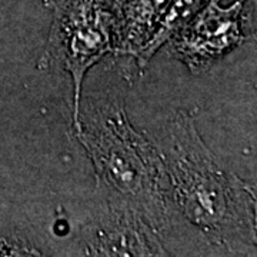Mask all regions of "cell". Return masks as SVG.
<instances>
[{
  "label": "cell",
  "instance_id": "cell-4",
  "mask_svg": "<svg viewBox=\"0 0 257 257\" xmlns=\"http://www.w3.org/2000/svg\"><path fill=\"white\" fill-rule=\"evenodd\" d=\"M247 2L237 0L230 8H221L219 0H211L167 40L173 56L193 74L207 72L247 40Z\"/></svg>",
  "mask_w": 257,
  "mask_h": 257
},
{
  "label": "cell",
  "instance_id": "cell-8",
  "mask_svg": "<svg viewBox=\"0 0 257 257\" xmlns=\"http://www.w3.org/2000/svg\"><path fill=\"white\" fill-rule=\"evenodd\" d=\"M26 250L28 248L19 244H12L9 240L0 239V254H26Z\"/></svg>",
  "mask_w": 257,
  "mask_h": 257
},
{
  "label": "cell",
  "instance_id": "cell-7",
  "mask_svg": "<svg viewBox=\"0 0 257 257\" xmlns=\"http://www.w3.org/2000/svg\"><path fill=\"white\" fill-rule=\"evenodd\" d=\"M210 2L211 0H173L160 26L157 29L156 35L153 36L152 42L149 43V46L146 47L145 53L142 56L139 66L145 67L157 50Z\"/></svg>",
  "mask_w": 257,
  "mask_h": 257
},
{
  "label": "cell",
  "instance_id": "cell-2",
  "mask_svg": "<svg viewBox=\"0 0 257 257\" xmlns=\"http://www.w3.org/2000/svg\"><path fill=\"white\" fill-rule=\"evenodd\" d=\"M74 130L110 206L133 211L160 234L169 224L163 156L132 126L123 103L104 99L89 104Z\"/></svg>",
  "mask_w": 257,
  "mask_h": 257
},
{
  "label": "cell",
  "instance_id": "cell-1",
  "mask_svg": "<svg viewBox=\"0 0 257 257\" xmlns=\"http://www.w3.org/2000/svg\"><path fill=\"white\" fill-rule=\"evenodd\" d=\"M163 162L177 207L211 243L230 248L254 244L253 187L221 167L186 111L169 127Z\"/></svg>",
  "mask_w": 257,
  "mask_h": 257
},
{
  "label": "cell",
  "instance_id": "cell-5",
  "mask_svg": "<svg viewBox=\"0 0 257 257\" xmlns=\"http://www.w3.org/2000/svg\"><path fill=\"white\" fill-rule=\"evenodd\" d=\"M89 253L104 256H156L165 254L157 234L133 211L110 206L89 241Z\"/></svg>",
  "mask_w": 257,
  "mask_h": 257
},
{
  "label": "cell",
  "instance_id": "cell-6",
  "mask_svg": "<svg viewBox=\"0 0 257 257\" xmlns=\"http://www.w3.org/2000/svg\"><path fill=\"white\" fill-rule=\"evenodd\" d=\"M173 0H120L116 53L142 60Z\"/></svg>",
  "mask_w": 257,
  "mask_h": 257
},
{
  "label": "cell",
  "instance_id": "cell-3",
  "mask_svg": "<svg viewBox=\"0 0 257 257\" xmlns=\"http://www.w3.org/2000/svg\"><path fill=\"white\" fill-rule=\"evenodd\" d=\"M53 22L45 57L70 74L73 82V127L82 111V87L89 69L116 53L120 0H45Z\"/></svg>",
  "mask_w": 257,
  "mask_h": 257
}]
</instances>
